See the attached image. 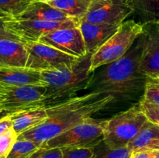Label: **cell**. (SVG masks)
Returning a JSON list of instances; mask_svg holds the SVG:
<instances>
[{"label":"cell","instance_id":"f546056e","mask_svg":"<svg viewBox=\"0 0 159 158\" xmlns=\"http://www.w3.org/2000/svg\"><path fill=\"white\" fill-rule=\"evenodd\" d=\"M12 128V122L10 115L0 119V136Z\"/></svg>","mask_w":159,"mask_h":158},{"label":"cell","instance_id":"44dd1931","mask_svg":"<svg viewBox=\"0 0 159 158\" xmlns=\"http://www.w3.org/2000/svg\"><path fill=\"white\" fill-rule=\"evenodd\" d=\"M40 148L32 141L17 139L7 158H31Z\"/></svg>","mask_w":159,"mask_h":158},{"label":"cell","instance_id":"484cf974","mask_svg":"<svg viewBox=\"0 0 159 158\" xmlns=\"http://www.w3.org/2000/svg\"><path fill=\"white\" fill-rule=\"evenodd\" d=\"M140 105L148 120L159 125V106L152 105L142 99L140 102Z\"/></svg>","mask_w":159,"mask_h":158},{"label":"cell","instance_id":"603a6c76","mask_svg":"<svg viewBox=\"0 0 159 158\" xmlns=\"http://www.w3.org/2000/svg\"><path fill=\"white\" fill-rule=\"evenodd\" d=\"M142 100L159 106V77H147Z\"/></svg>","mask_w":159,"mask_h":158},{"label":"cell","instance_id":"8992f818","mask_svg":"<svg viewBox=\"0 0 159 158\" xmlns=\"http://www.w3.org/2000/svg\"><path fill=\"white\" fill-rule=\"evenodd\" d=\"M107 119L87 118L73 128L43 143L42 148L95 147L103 139Z\"/></svg>","mask_w":159,"mask_h":158},{"label":"cell","instance_id":"cb8c5ba5","mask_svg":"<svg viewBox=\"0 0 159 158\" xmlns=\"http://www.w3.org/2000/svg\"><path fill=\"white\" fill-rule=\"evenodd\" d=\"M17 139L18 135L12 128L0 136V158H7Z\"/></svg>","mask_w":159,"mask_h":158},{"label":"cell","instance_id":"30bf717a","mask_svg":"<svg viewBox=\"0 0 159 158\" xmlns=\"http://www.w3.org/2000/svg\"><path fill=\"white\" fill-rule=\"evenodd\" d=\"M79 20L75 19L65 21H45V20H16L9 23V29L20 41L23 43L39 42L46 34L60 28L79 26Z\"/></svg>","mask_w":159,"mask_h":158},{"label":"cell","instance_id":"52a82bcc","mask_svg":"<svg viewBox=\"0 0 159 158\" xmlns=\"http://www.w3.org/2000/svg\"><path fill=\"white\" fill-rule=\"evenodd\" d=\"M46 87L42 85L0 86V108L10 113L44 106Z\"/></svg>","mask_w":159,"mask_h":158},{"label":"cell","instance_id":"4316f807","mask_svg":"<svg viewBox=\"0 0 159 158\" xmlns=\"http://www.w3.org/2000/svg\"><path fill=\"white\" fill-rule=\"evenodd\" d=\"M12 19H13V17L4 13L0 10V40L7 39V40H19L9 29V23Z\"/></svg>","mask_w":159,"mask_h":158},{"label":"cell","instance_id":"e0dca14e","mask_svg":"<svg viewBox=\"0 0 159 158\" xmlns=\"http://www.w3.org/2000/svg\"><path fill=\"white\" fill-rule=\"evenodd\" d=\"M127 148L130 152L159 151V125L148 120Z\"/></svg>","mask_w":159,"mask_h":158},{"label":"cell","instance_id":"5b68a950","mask_svg":"<svg viewBox=\"0 0 159 158\" xmlns=\"http://www.w3.org/2000/svg\"><path fill=\"white\" fill-rule=\"evenodd\" d=\"M143 30L144 25L134 20H127L121 23L117 31L96 52L92 54L90 73L125 55Z\"/></svg>","mask_w":159,"mask_h":158},{"label":"cell","instance_id":"e575fe53","mask_svg":"<svg viewBox=\"0 0 159 158\" xmlns=\"http://www.w3.org/2000/svg\"><path fill=\"white\" fill-rule=\"evenodd\" d=\"M157 22H158V24H159V20H158V21H157Z\"/></svg>","mask_w":159,"mask_h":158},{"label":"cell","instance_id":"4dcf8cb0","mask_svg":"<svg viewBox=\"0 0 159 158\" xmlns=\"http://www.w3.org/2000/svg\"><path fill=\"white\" fill-rule=\"evenodd\" d=\"M130 158H154L152 152L135 151L131 152Z\"/></svg>","mask_w":159,"mask_h":158},{"label":"cell","instance_id":"3957f363","mask_svg":"<svg viewBox=\"0 0 159 158\" xmlns=\"http://www.w3.org/2000/svg\"><path fill=\"white\" fill-rule=\"evenodd\" d=\"M91 54L79 58L72 66L55 71H41L46 87L43 104L49 107L75 97L79 91L88 89L93 73H90Z\"/></svg>","mask_w":159,"mask_h":158},{"label":"cell","instance_id":"1f68e13d","mask_svg":"<svg viewBox=\"0 0 159 158\" xmlns=\"http://www.w3.org/2000/svg\"><path fill=\"white\" fill-rule=\"evenodd\" d=\"M11 114H12V113L9 112H7V111H5V110L1 109V108H0V119H2V118H4V117H6V116H9V115H11Z\"/></svg>","mask_w":159,"mask_h":158},{"label":"cell","instance_id":"8fae6325","mask_svg":"<svg viewBox=\"0 0 159 158\" xmlns=\"http://www.w3.org/2000/svg\"><path fill=\"white\" fill-rule=\"evenodd\" d=\"M39 42L77 58L85 57L89 54L79 26L57 29L42 37Z\"/></svg>","mask_w":159,"mask_h":158},{"label":"cell","instance_id":"4fadbf2b","mask_svg":"<svg viewBox=\"0 0 159 158\" xmlns=\"http://www.w3.org/2000/svg\"><path fill=\"white\" fill-rule=\"evenodd\" d=\"M120 25L79 22V27L82 32L87 52L91 54L96 52L117 31Z\"/></svg>","mask_w":159,"mask_h":158},{"label":"cell","instance_id":"f1b7e54d","mask_svg":"<svg viewBox=\"0 0 159 158\" xmlns=\"http://www.w3.org/2000/svg\"><path fill=\"white\" fill-rule=\"evenodd\" d=\"M62 156H63L62 149L40 147L31 158H62Z\"/></svg>","mask_w":159,"mask_h":158},{"label":"cell","instance_id":"ffe728a7","mask_svg":"<svg viewBox=\"0 0 159 158\" xmlns=\"http://www.w3.org/2000/svg\"><path fill=\"white\" fill-rule=\"evenodd\" d=\"M90 2L91 0H52L48 4L80 21L86 14Z\"/></svg>","mask_w":159,"mask_h":158},{"label":"cell","instance_id":"2e32d148","mask_svg":"<svg viewBox=\"0 0 159 158\" xmlns=\"http://www.w3.org/2000/svg\"><path fill=\"white\" fill-rule=\"evenodd\" d=\"M10 117L12 129L19 136L43 123L48 118V112L46 106H40L12 113Z\"/></svg>","mask_w":159,"mask_h":158},{"label":"cell","instance_id":"9a60e30c","mask_svg":"<svg viewBox=\"0 0 159 158\" xmlns=\"http://www.w3.org/2000/svg\"><path fill=\"white\" fill-rule=\"evenodd\" d=\"M27 51L24 43L16 40H0V68L26 67Z\"/></svg>","mask_w":159,"mask_h":158},{"label":"cell","instance_id":"d6a6232c","mask_svg":"<svg viewBox=\"0 0 159 158\" xmlns=\"http://www.w3.org/2000/svg\"><path fill=\"white\" fill-rule=\"evenodd\" d=\"M152 153L154 158H159V151H153Z\"/></svg>","mask_w":159,"mask_h":158},{"label":"cell","instance_id":"836d02e7","mask_svg":"<svg viewBox=\"0 0 159 158\" xmlns=\"http://www.w3.org/2000/svg\"><path fill=\"white\" fill-rule=\"evenodd\" d=\"M34 2H51L52 0H34Z\"/></svg>","mask_w":159,"mask_h":158},{"label":"cell","instance_id":"ac0fdd59","mask_svg":"<svg viewBox=\"0 0 159 158\" xmlns=\"http://www.w3.org/2000/svg\"><path fill=\"white\" fill-rule=\"evenodd\" d=\"M14 19L45 21H65L73 18H71L48 3L33 2L21 15Z\"/></svg>","mask_w":159,"mask_h":158},{"label":"cell","instance_id":"7a4b0ae2","mask_svg":"<svg viewBox=\"0 0 159 158\" xmlns=\"http://www.w3.org/2000/svg\"><path fill=\"white\" fill-rule=\"evenodd\" d=\"M128 52L117 60L93 72L88 88L91 92L110 94L113 99H134L144 90L146 77L140 68L142 39H137Z\"/></svg>","mask_w":159,"mask_h":158},{"label":"cell","instance_id":"277c9868","mask_svg":"<svg viewBox=\"0 0 159 158\" xmlns=\"http://www.w3.org/2000/svg\"><path fill=\"white\" fill-rule=\"evenodd\" d=\"M148 121L140 103L108 119L103 132L104 145L110 150L127 147Z\"/></svg>","mask_w":159,"mask_h":158},{"label":"cell","instance_id":"6da1fadb","mask_svg":"<svg viewBox=\"0 0 159 158\" xmlns=\"http://www.w3.org/2000/svg\"><path fill=\"white\" fill-rule=\"evenodd\" d=\"M113 101L114 99L110 94L90 92L47 107L48 119L40 125L19 135L17 139L32 141L40 147L50 139L104 109Z\"/></svg>","mask_w":159,"mask_h":158},{"label":"cell","instance_id":"7402d4cb","mask_svg":"<svg viewBox=\"0 0 159 158\" xmlns=\"http://www.w3.org/2000/svg\"><path fill=\"white\" fill-rule=\"evenodd\" d=\"M34 0H0V10L16 18L21 15Z\"/></svg>","mask_w":159,"mask_h":158},{"label":"cell","instance_id":"9c48e42d","mask_svg":"<svg viewBox=\"0 0 159 158\" xmlns=\"http://www.w3.org/2000/svg\"><path fill=\"white\" fill-rule=\"evenodd\" d=\"M133 12L131 0H91L86 14L80 21L120 25Z\"/></svg>","mask_w":159,"mask_h":158},{"label":"cell","instance_id":"5bb4252c","mask_svg":"<svg viewBox=\"0 0 159 158\" xmlns=\"http://www.w3.org/2000/svg\"><path fill=\"white\" fill-rule=\"evenodd\" d=\"M42 85L41 71L26 67L0 68V86Z\"/></svg>","mask_w":159,"mask_h":158},{"label":"cell","instance_id":"ba28073f","mask_svg":"<svg viewBox=\"0 0 159 158\" xmlns=\"http://www.w3.org/2000/svg\"><path fill=\"white\" fill-rule=\"evenodd\" d=\"M23 43L27 51L26 67L39 71L71 67L79 59L40 42Z\"/></svg>","mask_w":159,"mask_h":158},{"label":"cell","instance_id":"d4e9b609","mask_svg":"<svg viewBox=\"0 0 159 158\" xmlns=\"http://www.w3.org/2000/svg\"><path fill=\"white\" fill-rule=\"evenodd\" d=\"M62 158H96L95 147L64 148Z\"/></svg>","mask_w":159,"mask_h":158},{"label":"cell","instance_id":"7c38bea8","mask_svg":"<svg viewBox=\"0 0 159 158\" xmlns=\"http://www.w3.org/2000/svg\"><path fill=\"white\" fill-rule=\"evenodd\" d=\"M143 25L140 68L146 77H159V24L151 22Z\"/></svg>","mask_w":159,"mask_h":158},{"label":"cell","instance_id":"d6986e66","mask_svg":"<svg viewBox=\"0 0 159 158\" xmlns=\"http://www.w3.org/2000/svg\"><path fill=\"white\" fill-rule=\"evenodd\" d=\"M136 22L144 24L159 20V0H131Z\"/></svg>","mask_w":159,"mask_h":158},{"label":"cell","instance_id":"83f0119b","mask_svg":"<svg viewBox=\"0 0 159 158\" xmlns=\"http://www.w3.org/2000/svg\"><path fill=\"white\" fill-rule=\"evenodd\" d=\"M130 154L131 152L127 147L116 150H110L107 147V150L99 156L96 154V158H130Z\"/></svg>","mask_w":159,"mask_h":158}]
</instances>
